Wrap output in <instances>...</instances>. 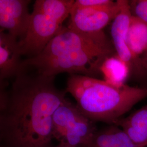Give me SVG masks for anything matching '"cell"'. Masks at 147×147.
<instances>
[{"mask_svg": "<svg viewBox=\"0 0 147 147\" xmlns=\"http://www.w3.org/2000/svg\"><path fill=\"white\" fill-rule=\"evenodd\" d=\"M141 59L143 65L147 71V51L142 55Z\"/></svg>", "mask_w": 147, "mask_h": 147, "instance_id": "17", "label": "cell"}, {"mask_svg": "<svg viewBox=\"0 0 147 147\" xmlns=\"http://www.w3.org/2000/svg\"><path fill=\"white\" fill-rule=\"evenodd\" d=\"M31 1L0 0L1 31L21 40L26 34L31 20L28 11Z\"/></svg>", "mask_w": 147, "mask_h": 147, "instance_id": "8", "label": "cell"}, {"mask_svg": "<svg viewBox=\"0 0 147 147\" xmlns=\"http://www.w3.org/2000/svg\"><path fill=\"white\" fill-rule=\"evenodd\" d=\"M97 131L94 121L85 116L77 105L66 99L53 115V137L59 144L86 147Z\"/></svg>", "mask_w": 147, "mask_h": 147, "instance_id": "4", "label": "cell"}, {"mask_svg": "<svg viewBox=\"0 0 147 147\" xmlns=\"http://www.w3.org/2000/svg\"><path fill=\"white\" fill-rule=\"evenodd\" d=\"M127 41L132 53L141 57L147 51V23L132 16Z\"/></svg>", "mask_w": 147, "mask_h": 147, "instance_id": "12", "label": "cell"}, {"mask_svg": "<svg viewBox=\"0 0 147 147\" xmlns=\"http://www.w3.org/2000/svg\"><path fill=\"white\" fill-rule=\"evenodd\" d=\"M63 22L33 6L26 35L19 40L21 55L32 58L42 53L63 28Z\"/></svg>", "mask_w": 147, "mask_h": 147, "instance_id": "5", "label": "cell"}, {"mask_svg": "<svg viewBox=\"0 0 147 147\" xmlns=\"http://www.w3.org/2000/svg\"><path fill=\"white\" fill-rule=\"evenodd\" d=\"M65 92L73 96L79 110L90 120L112 124L147 98V88L115 85L79 74H70Z\"/></svg>", "mask_w": 147, "mask_h": 147, "instance_id": "3", "label": "cell"}, {"mask_svg": "<svg viewBox=\"0 0 147 147\" xmlns=\"http://www.w3.org/2000/svg\"><path fill=\"white\" fill-rule=\"evenodd\" d=\"M67 147V146H63V145H61V144H58V145H57V146H55V147Z\"/></svg>", "mask_w": 147, "mask_h": 147, "instance_id": "18", "label": "cell"}, {"mask_svg": "<svg viewBox=\"0 0 147 147\" xmlns=\"http://www.w3.org/2000/svg\"><path fill=\"white\" fill-rule=\"evenodd\" d=\"M113 2L111 0H76L74 1L73 8L99 7L110 5Z\"/></svg>", "mask_w": 147, "mask_h": 147, "instance_id": "16", "label": "cell"}, {"mask_svg": "<svg viewBox=\"0 0 147 147\" xmlns=\"http://www.w3.org/2000/svg\"><path fill=\"white\" fill-rule=\"evenodd\" d=\"M120 127L135 147H147V104L114 124Z\"/></svg>", "mask_w": 147, "mask_h": 147, "instance_id": "10", "label": "cell"}, {"mask_svg": "<svg viewBox=\"0 0 147 147\" xmlns=\"http://www.w3.org/2000/svg\"><path fill=\"white\" fill-rule=\"evenodd\" d=\"M86 147H135L126 134L115 124L97 131Z\"/></svg>", "mask_w": 147, "mask_h": 147, "instance_id": "11", "label": "cell"}, {"mask_svg": "<svg viewBox=\"0 0 147 147\" xmlns=\"http://www.w3.org/2000/svg\"><path fill=\"white\" fill-rule=\"evenodd\" d=\"M55 78L21 69L9 90L1 88L0 135L11 147H49L53 139V118L65 100Z\"/></svg>", "mask_w": 147, "mask_h": 147, "instance_id": "1", "label": "cell"}, {"mask_svg": "<svg viewBox=\"0 0 147 147\" xmlns=\"http://www.w3.org/2000/svg\"><path fill=\"white\" fill-rule=\"evenodd\" d=\"M132 16L147 23V0L129 1Z\"/></svg>", "mask_w": 147, "mask_h": 147, "instance_id": "15", "label": "cell"}, {"mask_svg": "<svg viewBox=\"0 0 147 147\" xmlns=\"http://www.w3.org/2000/svg\"><path fill=\"white\" fill-rule=\"evenodd\" d=\"M117 1L109 5L84 8H72L68 27L84 33L103 31L119 11Z\"/></svg>", "mask_w": 147, "mask_h": 147, "instance_id": "7", "label": "cell"}, {"mask_svg": "<svg viewBox=\"0 0 147 147\" xmlns=\"http://www.w3.org/2000/svg\"><path fill=\"white\" fill-rule=\"evenodd\" d=\"M74 0H37L33 6L63 22L70 15Z\"/></svg>", "mask_w": 147, "mask_h": 147, "instance_id": "13", "label": "cell"}, {"mask_svg": "<svg viewBox=\"0 0 147 147\" xmlns=\"http://www.w3.org/2000/svg\"><path fill=\"white\" fill-rule=\"evenodd\" d=\"M101 71L105 75L106 81L112 84L121 85L124 84L129 70L117 55L107 58L103 63Z\"/></svg>", "mask_w": 147, "mask_h": 147, "instance_id": "14", "label": "cell"}, {"mask_svg": "<svg viewBox=\"0 0 147 147\" xmlns=\"http://www.w3.org/2000/svg\"><path fill=\"white\" fill-rule=\"evenodd\" d=\"M119 11L113 20L111 27L112 43L117 56L124 63L129 71L143 76L147 73L144 68L141 57L135 55L130 49L127 34L131 20L132 14L127 0H118Z\"/></svg>", "mask_w": 147, "mask_h": 147, "instance_id": "6", "label": "cell"}, {"mask_svg": "<svg viewBox=\"0 0 147 147\" xmlns=\"http://www.w3.org/2000/svg\"><path fill=\"white\" fill-rule=\"evenodd\" d=\"M21 53L19 39L0 31V81L15 78L21 70Z\"/></svg>", "mask_w": 147, "mask_h": 147, "instance_id": "9", "label": "cell"}, {"mask_svg": "<svg viewBox=\"0 0 147 147\" xmlns=\"http://www.w3.org/2000/svg\"><path fill=\"white\" fill-rule=\"evenodd\" d=\"M115 55L113 43L104 31L84 33L63 27L40 54L23 59L21 69H30L51 78L63 73L92 77Z\"/></svg>", "mask_w": 147, "mask_h": 147, "instance_id": "2", "label": "cell"}]
</instances>
